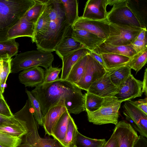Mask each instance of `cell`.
Instances as JSON below:
<instances>
[{"label":"cell","mask_w":147,"mask_h":147,"mask_svg":"<svg viewBox=\"0 0 147 147\" xmlns=\"http://www.w3.org/2000/svg\"><path fill=\"white\" fill-rule=\"evenodd\" d=\"M31 92L39 102L43 117L50 108L57 106H65L70 114L85 110L81 89L66 80L43 83Z\"/></svg>","instance_id":"cell-1"},{"label":"cell","mask_w":147,"mask_h":147,"mask_svg":"<svg viewBox=\"0 0 147 147\" xmlns=\"http://www.w3.org/2000/svg\"><path fill=\"white\" fill-rule=\"evenodd\" d=\"M50 22L49 29L36 45L37 49L52 52L63 38L70 26L65 17L60 0H50Z\"/></svg>","instance_id":"cell-2"},{"label":"cell","mask_w":147,"mask_h":147,"mask_svg":"<svg viewBox=\"0 0 147 147\" xmlns=\"http://www.w3.org/2000/svg\"><path fill=\"white\" fill-rule=\"evenodd\" d=\"M16 118L24 122L26 134L22 138V142L18 147H66L55 138H43L39 136L38 124L35 119L28 100L23 107L14 114Z\"/></svg>","instance_id":"cell-3"},{"label":"cell","mask_w":147,"mask_h":147,"mask_svg":"<svg viewBox=\"0 0 147 147\" xmlns=\"http://www.w3.org/2000/svg\"><path fill=\"white\" fill-rule=\"evenodd\" d=\"M35 3L34 0H0V41L8 40V30Z\"/></svg>","instance_id":"cell-4"},{"label":"cell","mask_w":147,"mask_h":147,"mask_svg":"<svg viewBox=\"0 0 147 147\" xmlns=\"http://www.w3.org/2000/svg\"><path fill=\"white\" fill-rule=\"evenodd\" d=\"M54 56L52 52L37 49L17 54L11 61L10 73H17L29 68L41 66L47 69L52 65Z\"/></svg>","instance_id":"cell-5"},{"label":"cell","mask_w":147,"mask_h":147,"mask_svg":"<svg viewBox=\"0 0 147 147\" xmlns=\"http://www.w3.org/2000/svg\"><path fill=\"white\" fill-rule=\"evenodd\" d=\"M107 21L110 23L139 28L146 27L141 17L129 5L128 0H120L107 12Z\"/></svg>","instance_id":"cell-6"},{"label":"cell","mask_w":147,"mask_h":147,"mask_svg":"<svg viewBox=\"0 0 147 147\" xmlns=\"http://www.w3.org/2000/svg\"><path fill=\"white\" fill-rule=\"evenodd\" d=\"M123 101L115 96L104 98L100 107L94 112L86 111L88 121L93 124L100 125L118 122L119 111Z\"/></svg>","instance_id":"cell-7"},{"label":"cell","mask_w":147,"mask_h":147,"mask_svg":"<svg viewBox=\"0 0 147 147\" xmlns=\"http://www.w3.org/2000/svg\"><path fill=\"white\" fill-rule=\"evenodd\" d=\"M138 136L129 123L121 121L115 125L112 135L103 147H133Z\"/></svg>","instance_id":"cell-8"},{"label":"cell","mask_w":147,"mask_h":147,"mask_svg":"<svg viewBox=\"0 0 147 147\" xmlns=\"http://www.w3.org/2000/svg\"><path fill=\"white\" fill-rule=\"evenodd\" d=\"M143 28L110 23L109 35L104 42L115 46L129 45Z\"/></svg>","instance_id":"cell-9"},{"label":"cell","mask_w":147,"mask_h":147,"mask_svg":"<svg viewBox=\"0 0 147 147\" xmlns=\"http://www.w3.org/2000/svg\"><path fill=\"white\" fill-rule=\"evenodd\" d=\"M106 69L89 54L87 58L83 75L76 85L87 91L90 86L106 73Z\"/></svg>","instance_id":"cell-10"},{"label":"cell","mask_w":147,"mask_h":147,"mask_svg":"<svg viewBox=\"0 0 147 147\" xmlns=\"http://www.w3.org/2000/svg\"><path fill=\"white\" fill-rule=\"evenodd\" d=\"M123 108V114L128 123L140 135L147 138V114L129 101H125Z\"/></svg>","instance_id":"cell-11"},{"label":"cell","mask_w":147,"mask_h":147,"mask_svg":"<svg viewBox=\"0 0 147 147\" xmlns=\"http://www.w3.org/2000/svg\"><path fill=\"white\" fill-rule=\"evenodd\" d=\"M109 24L107 20H94L81 16L71 27L73 29L86 30L105 40L109 35Z\"/></svg>","instance_id":"cell-12"},{"label":"cell","mask_w":147,"mask_h":147,"mask_svg":"<svg viewBox=\"0 0 147 147\" xmlns=\"http://www.w3.org/2000/svg\"><path fill=\"white\" fill-rule=\"evenodd\" d=\"M142 82L131 74L119 87V92L115 96L120 101L130 100L142 96Z\"/></svg>","instance_id":"cell-13"},{"label":"cell","mask_w":147,"mask_h":147,"mask_svg":"<svg viewBox=\"0 0 147 147\" xmlns=\"http://www.w3.org/2000/svg\"><path fill=\"white\" fill-rule=\"evenodd\" d=\"M119 91V88L111 82L107 71L103 76L90 86L87 91L105 98L115 96Z\"/></svg>","instance_id":"cell-14"},{"label":"cell","mask_w":147,"mask_h":147,"mask_svg":"<svg viewBox=\"0 0 147 147\" xmlns=\"http://www.w3.org/2000/svg\"><path fill=\"white\" fill-rule=\"evenodd\" d=\"M107 0H88L86 3L83 18L94 20H107Z\"/></svg>","instance_id":"cell-15"},{"label":"cell","mask_w":147,"mask_h":147,"mask_svg":"<svg viewBox=\"0 0 147 147\" xmlns=\"http://www.w3.org/2000/svg\"><path fill=\"white\" fill-rule=\"evenodd\" d=\"M72 30L71 26H70L67 30L62 39L55 48V51L61 59L74 51L82 48H86L73 38Z\"/></svg>","instance_id":"cell-16"},{"label":"cell","mask_w":147,"mask_h":147,"mask_svg":"<svg viewBox=\"0 0 147 147\" xmlns=\"http://www.w3.org/2000/svg\"><path fill=\"white\" fill-rule=\"evenodd\" d=\"M45 70L40 67H34L25 69L19 74L20 83L26 87H36L43 83Z\"/></svg>","instance_id":"cell-17"},{"label":"cell","mask_w":147,"mask_h":147,"mask_svg":"<svg viewBox=\"0 0 147 147\" xmlns=\"http://www.w3.org/2000/svg\"><path fill=\"white\" fill-rule=\"evenodd\" d=\"M35 26V23L23 17L9 29L7 33L6 38L9 40L26 36L32 39L34 36Z\"/></svg>","instance_id":"cell-18"},{"label":"cell","mask_w":147,"mask_h":147,"mask_svg":"<svg viewBox=\"0 0 147 147\" xmlns=\"http://www.w3.org/2000/svg\"><path fill=\"white\" fill-rule=\"evenodd\" d=\"M51 7L50 0H47L45 8L35 24L34 33L32 39L33 42L37 43L48 31L50 22Z\"/></svg>","instance_id":"cell-19"},{"label":"cell","mask_w":147,"mask_h":147,"mask_svg":"<svg viewBox=\"0 0 147 147\" xmlns=\"http://www.w3.org/2000/svg\"><path fill=\"white\" fill-rule=\"evenodd\" d=\"M72 37L90 51L94 50L105 41L92 33L81 29H73Z\"/></svg>","instance_id":"cell-20"},{"label":"cell","mask_w":147,"mask_h":147,"mask_svg":"<svg viewBox=\"0 0 147 147\" xmlns=\"http://www.w3.org/2000/svg\"><path fill=\"white\" fill-rule=\"evenodd\" d=\"M91 51L83 48L74 51L61 59L62 61V73L60 79L66 80L73 67L81 58L90 54Z\"/></svg>","instance_id":"cell-21"},{"label":"cell","mask_w":147,"mask_h":147,"mask_svg":"<svg viewBox=\"0 0 147 147\" xmlns=\"http://www.w3.org/2000/svg\"><path fill=\"white\" fill-rule=\"evenodd\" d=\"M67 110L64 106H57L50 108L43 117L42 126L46 134L51 136L56 123Z\"/></svg>","instance_id":"cell-22"},{"label":"cell","mask_w":147,"mask_h":147,"mask_svg":"<svg viewBox=\"0 0 147 147\" xmlns=\"http://www.w3.org/2000/svg\"><path fill=\"white\" fill-rule=\"evenodd\" d=\"M94 51L99 53H112L125 56L131 58L137 53L130 45L115 46L103 42Z\"/></svg>","instance_id":"cell-23"},{"label":"cell","mask_w":147,"mask_h":147,"mask_svg":"<svg viewBox=\"0 0 147 147\" xmlns=\"http://www.w3.org/2000/svg\"><path fill=\"white\" fill-rule=\"evenodd\" d=\"M112 83L119 88L131 74V69L127 64L107 70Z\"/></svg>","instance_id":"cell-24"},{"label":"cell","mask_w":147,"mask_h":147,"mask_svg":"<svg viewBox=\"0 0 147 147\" xmlns=\"http://www.w3.org/2000/svg\"><path fill=\"white\" fill-rule=\"evenodd\" d=\"M16 118L14 121L4 123L0 126V131L22 138L26 133L25 124L23 120Z\"/></svg>","instance_id":"cell-25"},{"label":"cell","mask_w":147,"mask_h":147,"mask_svg":"<svg viewBox=\"0 0 147 147\" xmlns=\"http://www.w3.org/2000/svg\"><path fill=\"white\" fill-rule=\"evenodd\" d=\"M70 116V114L67 110L58 120L52 131L51 136L63 145Z\"/></svg>","instance_id":"cell-26"},{"label":"cell","mask_w":147,"mask_h":147,"mask_svg":"<svg viewBox=\"0 0 147 147\" xmlns=\"http://www.w3.org/2000/svg\"><path fill=\"white\" fill-rule=\"evenodd\" d=\"M100 54L107 70L127 63L130 58L123 55L112 53H101Z\"/></svg>","instance_id":"cell-27"},{"label":"cell","mask_w":147,"mask_h":147,"mask_svg":"<svg viewBox=\"0 0 147 147\" xmlns=\"http://www.w3.org/2000/svg\"><path fill=\"white\" fill-rule=\"evenodd\" d=\"M19 44L15 39L0 41V59H11L18 52Z\"/></svg>","instance_id":"cell-28"},{"label":"cell","mask_w":147,"mask_h":147,"mask_svg":"<svg viewBox=\"0 0 147 147\" xmlns=\"http://www.w3.org/2000/svg\"><path fill=\"white\" fill-rule=\"evenodd\" d=\"M64 9L66 20L70 26H72L79 18L78 3L76 0H60Z\"/></svg>","instance_id":"cell-29"},{"label":"cell","mask_w":147,"mask_h":147,"mask_svg":"<svg viewBox=\"0 0 147 147\" xmlns=\"http://www.w3.org/2000/svg\"><path fill=\"white\" fill-rule=\"evenodd\" d=\"M87 58V55L77 62L72 67L66 80L75 85L80 81L84 72Z\"/></svg>","instance_id":"cell-30"},{"label":"cell","mask_w":147,"mask_h":147,"mask_svg":"<svg viewBox=\"0 0 147 147\" xmlns=\"http://www.w3.org/2000/svg\"><path fill=\"white\" fill-rule=\"evenodd\" d=\"M35 4L25 14L23 17L36 24L42 12L47 0H34Z\"/></svg>","instance_id":"cell-31"},{"label":"cell","mask_w":147,"mask_h":147,"mask_svg":"<svg viewBox=\"0 0 147 147\" xmlns=\"http://www.w3.org/2000/svg\"><path fill=\"white\" fill-rule=\"evenodd\" d=\"M84 106L86 111L94 112L101 107L104 98L87 91L84 94Z\"/></svg>","instance_id":"cell-32"},{"label":"cell","mask_w":147,"mask_h":147,"mask_svg":"<svg viewBox=\"0 0 147 147\" xmlns=\"http://www.w3.org/2000/svg\"><path fill=\"white\" fill-rule=\"evenodd\" d=\"M78 132L77 126L71 116L68 122L63 145L66 147H73L76 146V140Z\"/></svg>","instance_id":"cell-33"},{"label":"cell","mask_w":147,"mask_h":147,"mask_svg":"<svg viewBox=\"0 0 147 147\" xmlns=\"http://www.w3.org/2000/svg\"><path fill=\"white\" fill-rule=\"evenodd\" d=\"M106 142L105 139H97L86 137L78 131L75 145L77 147H102Z\"/></svg>","instance_id":"cell-34"},{"label":"cell","mask_w":147,"mask_h":147,"mask_svg":"<svg viewBox=\"0 0 147 147\" xmlns=\"http://www.w3.org/2000/svg\"><path fill=\"white\" fill-rule=\"evenodd\" d=\"M147 61V48L137 53L130 58L127 64L137 73L146 63Z\"/></svg>","instance_id":"cell-35"},{"label":"cell","mask_w":147,"mask_h":147,"mask_svg":"<svg viewBox=\"0 0 147 147\" xmlns=\"http://www.w3.org/2000/svg\"><path fill=\"white\" fill-rule=\"evenodd\" d=\"M26 92L28 96L34 117L38 125L42 126L43 117L39 102L31 91L26 90Z\"/></svg>","instance_id":"cell-36"},{"label":"cell","mask_w":147,"mask_h":147,"mask_svg":"<svg viewBox=\"0 0 147 147\" xmlns=\"http://www.w3.org/2000/svg\"><path fill=\"white\" fill-rule=\"evenodd\" d=\"M11 59L0 60V88L3 94L4 91L8 76L11 73Z\"/></svg>","instance_id":"cell-37"},{"label":"cell","mask_w":147,"mask_h":147,"mask_svg":"<svg viewBox=\"0 0 147 147\" xmlns=\"http://www.w3.org/2000/svg\"><path fill=\"white\" fill-rule=\"evenodd\" d=\"M22 141L21 138L0 131V145L4 147H18Z\"/></svg>","instance_id":"cell-38"},{"label":"cell","mask_w":147,"mask_h":147,"mask_svg":"<svg viewBox=\"0 0 147 147\" xmlns=\"http://www.w3.org/2000/svg\"><path fill=\"white\" fill-rule=\"evenodd\" d=\"M62 68L50 66L45 70L44 79L43 83H50L60 79L59 75L62 71Z\"/></svg>","instance_id":"cell-39"},{"label":"cell","mask_w":147,"mask_h":147,"mask_svg":"<svg viewBox=\"0 0 147 147\" xmlns=\"http://www.w3.org/2000/svg\"><path fill=\"white\" fill-rule=\"evenodd\" d=\"M0 114L9 117H14L5 99L0 98Z\"/></svg>","instance_id":"cell-40"},{"label":"cell","mask_w":147,"mask_h":147,"mask_svg":"<svg viewBox=\"0 0 147 147\" xmlns=\"http://www.w3.org/2000/svg\"><path fill=\"white\" fill-rule=\"evenodd\" d=\"M147 40H140L135 39L130 45L137 53L147 48Z\"/></svg>","instance_id":"cell-41"},{"label":"cell","mask_w":147,"mask_h":147,"mask_svg":"<svg viewBox=\"0 0 147 147\" xmlns=\"http://www.w3.org/2000/svg\"><path fill=\"white\" fill-rule=\"evenodd\" d=\"M138 109L147 114V98L146 97L143 99H139L136 101H129Z\"/></svg>","instance_id":"cell-42"},{"label":"cell","mask_w":147,"mask_h":147,"mask_svg":"<svg viewBox=\"0 0 147 147\" xmlns=\"http://www.w3.org/2000/svg\"><path fill=\"white\" fill-rule=\"evenodd\" d=\"M133 147H147V139L141 135L138 136Z\"/></svg>","instance_id":"cell-43"},{"label":"cell","mask_w":147,"mask_h":147,"mask_svg":"<svg viewBox=\"0 0 147 147\" xmlns=\"http://www.w3.org/2000/svg\"><path fill=\"white\" fill-rule=\"evenodd\" d=\"M89 54L99 62L106 69L104 63L100 54L93 51H91Z\"/></svg>","instance_id":"cell-44"},{"label":"cell","mask_w":147,"mask_h":147,"mask_svg":"<svg viewBox=\"0 0 147 147\" xmlns=\"http://www.w3.org/2000/svg\"><path fill=\"white\" fill-rule=\"evenodd\" d=\"M16 120L14 116L13 117H7L0 114V126L3 124L12 122Z\"/></svg>","instance_id":"cell-45"},{"label":"cell","mask_w":147,"mask_h":147,"mask_svg":"<svg viewBox=\"0 0 147 147\" xmlns=\"http://www.w3.org/2000/svg\"><path fill=\"white\" fill-rule=\"evenodd\" d=\"M136 39L140 40H147L146 29V27H144L142 28V30L137 35Z\"/></svg>","instance_id":"cell-46"},{"label":"cell","mask_w":147,"mask_h":147,"mask_svg":"<svg viewBox=\"0 0 147 147\" xmlns=\"http://www.w3.org/2000/svg\"><path fill=\"white\" fill-rule=\"evenodd\" d=\"M147 68H146L145 70L144 76L143 80L142 82V92L144 93L146 97L147 95Z\"/></svg>","instance_id":"cell-47"},{"label":"cell","mask_w":147,"mask_h":147,"mask_svg":"<svg viewBox=\"0 0 147 147\" xmlns=\"http://www.w3.org/2000/svg\"><path fill=\"white\" fill-rule=\"evenodd\" d=\"M0 98H2V99H5L4 98V97L3 96V94L1 92L0 88Z\"/></svg>","instance_id":"cell-48"},{"label":"cell","mask_w":147,"mask_h":147,"mask_svg":"<svg viewBox=\"0 0 147 147\" xmlns=\"http://www.w3.org/2000/svg\"><path fill=\"white\" fill-rule=\"evenodd\" d=\"M0 147H4L0 145Z\"/></svg>","instance_id":"cell-49"},{"label":"cell","mask_w":147,"mask_h":147,"mask_svg":"<svg viewBox=\"0 0 147 147\" xmlns=\"http://www.w3.org/2000/svg\"><path fill=\"white\" fill-rule=\"evenodd\" d=\"M73 147H77L76 146H73Z\"/></svg>","instance_id":"cell-50"},{"label":"cell","mask_w":147,"mask_h":147,"mask_svg":"<svg viewBox=\"0 0 147 147\" xmlns=\"http://www.w3.org/2000/svg\"><path fill=\"white\" fill-rule=\"evenodd\" d=\"M0 70H1V68H0Z\"/></svg>","instance_id":"cell-51"},{"label":"cell","mask_w":147,"mask_h":147,"mask_svg":"<svg viewBox=\"0 0 147 147\" xmlns=\"http://www.w3.org/2000/svg\"><path fill=\"white\" fill-rule=\"evenodd\" d=\"M103 146H104V145H103ZM103 146L102 147H103Z\"/></svg>","instance_id":"cell-52"}]
</instances>
